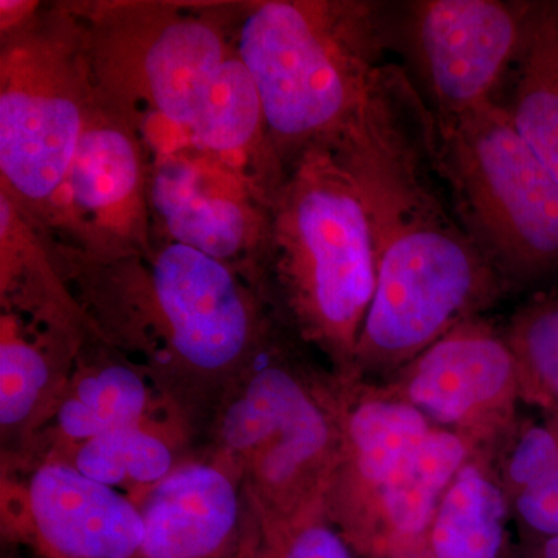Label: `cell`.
Masks as SVG:
<instances>
[{
    "instance_id": "17",
    "label": "cell",
    "mask_w": 558,
    "mask_h": 558,
    "mask_svg": "<svg viewBox=\"0 0 558 558\" xmlns=\"http://www.w3.org/2000/svg\"><path fill=\"white\" fill-rule=\"evenodd\" d=\"M510 123L558 182V2H529Z\"/></svg>"
},
{
    "instance_id": "11",
    "label": "cell",
    "mask_w": 558,
    "mask_h": 558,
    "mask_svg": "<svg viewBox=\"0 0 558 558\" xmlns=\"http://www.w3.org/2000/svg\"><path fill=\"white\" fill-rule=\"evenodd\" d=\"M28 506L36 535L54 558H137L145 538L134 502L64 462L33 475Z\"/></svg>"
},
{
    "instance_id": "23",
    "label": "cell",
    "mask_w": 558,
    "mask_h": 558,
    "mask_svg": "<svg viewBox=\"0 0 558 558\" xmlns=\"http://www.w3.org/2000/svg\"><path fill=\"white\" fill-rule=\"evenodd\" d=\"M50 373L38 349L2 332L0 344V422L14 427L31 416L38 405Z\"/></svg>"
},
{
    "instance_id": "12",
    "label": "cell",
    "mask_w": 558,
    "mask_h": 558,
    "mask_svg": "<svg viewBox=\"0 0 558 558\" xmlns=\"http://www.w3.org/2000/svg\"><path fill=\"white\" fill-rule=\"evenodd\" d=\"M337 399L341 461L326 499L344 526L436 427L421 411L377 385H352Z\"/></svg>"
},
{
    "instance_id": "8",
    "label": "cell",
    "mask_w": 558,
    "mask_h": 558,
    "mask_svg": "<svg viewBox=\"0 0 558 558\" xmlns=\"http://www.w3.org/2000/svg\"><path fill=\"white\" fill-rule=\"evenodd\" d=\"M529 2L424 0L409 7L403 39L438 117L495 101L513 68Z\"/></svg>"
},
{
    "instance_id": "5",
    "label": "cell",
    "mask_w": 558,
    "mask_h": 558,
    "mask_svg": "<svg viewBox=\"0 0 558 558\" xmlns=\"http://www.w3.org/2000/svg\"><path fill=\"white\" fill-rule=\"evenodd\" d=\"M220 435L247 473L266 531L326 513L341 461L337 400L288 368L267 366L226 411Z\"/></svg>"
},
{
    "instance_id": "10",
    "label": "cell",
    "mask_w": 558,
    "mask_h": 558,
    "mask_svg": "<svg viewBox=\"0 0 558 558\" xmlns=\"http://www.w3.org/2000/svg\"><path fill=\"white\" fill-rule=\"evenodd\" d=\"M150 288L170 344L186 365L216 373L247 352L255 322L229 264L171 241L154 259Z\"/></svg>"
},
{
    "instance_id": "9",
    "label": "cell",
    "mask_w": 558,
    "mask_h": 558,
    "mask_svg": "<svg viewBox=\"0 0 558 558\" xmlns=\"http://www.w3.org/2000/svg\"><path fill=\"white\" fill-rule=\"evenodd\" d=\"M134 32L119 49L123 61L112 70V89L145 102L153 119L189 142L236 44L230 47L215 22L193 14L148 17Z\"/></svg>"
},
{
    "instance_id": "4",
    "label": "cell",
    "mask_w": 558,
    "mask_h": 558,
    "mask_svg": "<svg viewBox=\"0 0 558 558\" xmlns=\"http://www.w3.org/2000/svg\"><path fill=\"white\" fill-rule=\"evenodd\" d=\"M433 168L462 229L509 286L558 274V182L502 105L433 113Z\"/></svg>"
},
{
    "instance_id": "1",
    "label": "cell",
    "mask_w": 558,
    "mask_h": 558,
    "mask_svg": "<svg viewBox=\"0 0 558 558\" xmlns=\"http://www.w3.org/2000/svg\"><path fill=\"white\" fill-rule=\"evenodd\" d=\"M373 213L376 292L354 355L357 376H395L509 288L418 168L360 175Z\"/></svg>"
},
{
    "instance_id": "24",
    "label": "cell",
    "mask_w": 558,
    "mask_h": 558,
    "mask_svg": "<svg viewBox=\"0 0 558 558\" xmlns=\"http://www.w3.org/2000/svg\"><path fill=\"white\" fill-rule=\"evenodd\" d=\"M258 558H352L347 542L323 521V513L269 529Z\"/></svg>"
},
{
    "instance_id": "19",
    "label": "cell",
    "mask_w": 558,
    "mask_h": 558,
    "mask_svg": "<svg viewBox=\"0 0 558 558\" xmlns=\"http://www.w3.org/2000/svg\"><path fill=\"white\" fill-rule=\"evenodd\" d=\"M498 447L495 472L510 515L539 537H558V414L519 422Z\"/></svg>"
},
{
    "instance_id": "26",
    "label": "cell",
    "mask_w": 558,
    "mask_h": 558,
    "mask_svg": "<svg viewBox=\"0 0 558 558\" xmlns=\"http://www.w3.org/2000/svg\"><path fill=\"white\" fill-rule=\"evenodd\" d=\"M236 558H245L244 554H240V556H238Z\"/></svg>"
},
{
    "instance_id": "15",
    "label": "cell",
    "mask_w": 558,
    "mask_h": 558,
    "mask_svg": "<svg viewBox=\"0 0 558 558\" xmlns=\"http://www.w3.org/2000/svg\"><path fill=\"white\" fill-rule=\"evenodd\" d=\"M483 451L462 433L433 428L348 527L368 531L396 549L428 546L429 529L444 494L459 470Z\"/></svg>"
},
{
    "instance_id": "14",
    "label": "cell",
    "mask_w": 558,
    "mask_h": 558,
    "mask_svg": "<svg viewBox=\"0 0 558 558\" xmlns=\"http://www.w3.org/2000/svg\"><path fill=\"white\" fill-rule=\"evenodd\" d=\"M145 538L137 558H227L240 499L233 480L208 464L174 469L140 506Z\"/></svg>"
},
{
    "instance_id": "21",
    "label": "cell",
    "mask_w": 558,
    "mask_h": 558,
    "mask_svg": "<svg viewBox=\"0 0 558 558\" xmlns=\"http://www.w3.org/2000/svg\"><path fill=\"white\" fill-rule=\"evenodd\" d=\"M505 336L519 365L521 400L558 414V289L521 306Z\"/></svg>"
},
{
    "instance_id": "18",
    "label": "cell",
    "mask_w": 558,
    "mask_h": 558,
    "mask_svg": "<svg viewBox=\"0 0 558 558\" xmlns=\"http://www.w3.org/2000/svg\"><path fill=\"white\" fill-rule=\"evenodd\" d=\"M508 499L488 453L475 454L451 481L428 534L432 558H499Z\"/></svg>"
},
{
    "instance_id": "22",
    "label": "cell",
    "mask_w": 558,
    "mask_h": 558,
    "mask_svg": "<svg viewBox=\"0 0 558 558\" xmlns=\"http://www.w3.org/2000/svg\"><path fill=\"white\" fill-rule=\"evenodd\" d=\"M172 464L174 459L163 439L138 425L80 444L72 465L105 486L150 488L170 475Z\"/></svg>"
},
{
    "instance_id": "20",
    "label": "cell",
    "mask_w": 558,
    "mask_h": 558,
    "mask_svg": "<svg viewBox=\"0 0 558 558\" xmlns=\"http://www.w3.org/2000/svg\"><path fill=\"white\" fill-rule=\"evenodd\" d=\"M148 402V388L135 371L105 366L75 385L58 411V428L83 444L112 429L143 425Z\"/></svg>"
},
{
    "instance_id": "25",
    "label": "cell",
    "mask_w": 558,
    "mask_h": 558,
    "mask_svg": "<svg viewBox=\"0 0 558 558\" xmlns=\"http://www.w3.org/2000/svg\"><path fill=\"white\" fill-rule=\"evenodd\" d=\"M538 558H558V537L546 538L543 542Z\"/></svg>"
},
{
    "instance_id": "16",
    "label": "cell",
    "mask_w": 558,
    "mask_h": 558,
    "mask_svg": "<svg viewBox=\"0 0 558 558\" xmlns=\"http://www.w3.org/2000/svg\"><path fill=\"white\" fill-rule=\"evenodd\" d=\"M142 191V153L131 126L87 106L78 149L54 207L119 231L137 215Z\"/></svg>"
},
{
    "instance_id": "2",
    "label": "cell",
    "mask_w": 558,
    "mask_h": 558,
    "mask_svg": "<svg viewBox=\"0 0 558 558\" xmlns=\"http://www.w3.org/2000/svg\"><path fill=\"white\" fill-rule=\"evenodd\" d=\"M391 36L380 3L270 0L247 11L236 50L278 157L295 163L362 130L392 70Z\"/></svg>"
},
{
    "instance_id": "7",
    "label": "cell",
    "mask_w": 558,
    "mask_h": 558,
    "mask_svg": "<svg viewBox=\"0 0 558 558\" xmlns=\"http://www.w3.org/2000/svg\"><path fill=\"white\" fill-rule=\"evenodd\" d=\"M89 101L68 60L44 49L3 58L0 170L28 204H57L75 159Z\"/></svg>"
},
{
    "instance_id": "6",
    "label": "cell",
    "mask_w": 558,
    "mask_h": 558,
    "mask_svg": "<svg viewBox=\"0 0 558 558\" xmlns=\"http://www.w3.org/2000/svg\"><path fill=\"white\" fill-rule=\"evenodd\" d=\"M377 387L436 427L469 436L487 453L519 424L517 405L523 402L505 330L480 317L450 330Z\"/></svg>"
},
{
    "instance_id": "13",
    "label": "cell",
    "mask_w": 558,
    "mask_h": 558,
    "mask_svg": "<svg viewBox=\"0 0 558 558\" xmlns=\"http://www.w3.org/2000/svg\"><path fill=\"white\" fill-rule=\"evenodd\" d=\"M218 163L163 154L149 180V201L172 242L229 263L255 242L259 220Z\"/></svg>"
},
{
    "instance_id": "3",
    "label": "cell",
    "mask_w": 558,
    "mask_h": 558,
    "mask_svg": "<svg viewBox=\"0 0 558 558\" xmlns=\"http://www.w3.org/2000/svg\"><path fill=\"white\" fill-rule=\"evenodd\" d=\"M270 241L304 336L354 373L376 292L377 245L362 182L336 150H307L274 201Z\"/></svg>"
}]
</instances>
